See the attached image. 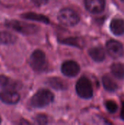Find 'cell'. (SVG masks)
<instances>
[{
	"instance_id": "obj_7",
	"label": "cell",
	"mask_w": 124,
	"mask_h": 125,
	"mask_svg": "<svg viewBox=\"0 0 124 125\" xmlns=\"http://www.w3.org/2000/svg\"><path fill=\"white\" fill-rule=\"evenodd\" d=\"M80 70V65L75 61H67L61 65L62 73L67 77L76 76Z\"/></svg>"
},
{
	"instance_id": "obj_9",
	"label": "cell",
	"mask_w": 124,
	"mask_h": 125,
	"mask_svg": "<svg viewBox=\"0 0 124 125\" xmlns=\"http://www.w3.org/2000/svg\"><path fill=\"white\" fill-rule=\"evenodd\" d=\"M86 10L92 13H99L105 10V0H84Z\"/></svg>"
},
{
	"instance_id": "obj_11",
	"label": "cell",
	"mask_w": 124,
	"mask_h": 125,
	"mask_svg": "<svg viewBox=\"0 0 124 125\" xmlns=\"http://www.w3.org/2000/svg\"><path fill=\"white\" fill-rule=\"evenodd\" d=\"M111 31L115 35H121L124 34V21L121 18L113 19L110 26Z\"/></svg>"
},
{
	"instance_id": "obj_24",
	"label": "cell",
	"mask_w": 124,
	"mask_h": 125,
	"mask_svg": "<svg viewBox=\"0 0 124 125\" xmlns=\"http://www.w3.org/2000/svg\"><path fill=\"white\" fill-rule=\"evenodd\" d=\"M121 1H123V2H124V0H121Z\"/></svg>"
},
{
	"instance_id": "obj_19",
	"label": "cell",
	"mask_w": 124,
	"mask_h": 125,
	"mask_svg": "<svg viewBox=\"0 0 124 125\" xmlns=\"http://www.w3.org/2000/svg\"><path fill=\"white\" fill-rule=\"evenodd\" d=\"M105 106H106L107 110L110 113H111V114L115 113L117 111V110H118V105H117V104L114 101H113V100H108V101H107L106 103H105Z\"/></svg>"
},
{
	"instance_id": "obj_17",
	"label": "cell",
	"mask_w": 124,
	"mask_h": 125,
	"mask_svg": "<svg viewBox=\"0 0 124 125\" xmlns=\"http://www.w3.org/2000/svg\"><path fill=\"white\" fill-rule=\"evenodd\" d=\"M0 88L6 89H14L16 88L15 82L5 75H0Z\"/></svg>"
},
{
	"instance_id": "obj_22",
	"label": "cell",
	"mask_w": 124,
	"mask_h": 125,
	"mask_svg": "<svg viewBox=\"0 0 124 125\" xmlns=\"http://www.w3.org/2000/svg\"><path fill=\"white\" fill-rule=\"evenodd\" d=\"M121 117L124 121V102L122 103V108H121Z\"/></svg>"
},
{
	"instance_id": "obj_23",
	"label": "cell",
	"mask_w": 124,
	"mask_h": 125,
	"mask_svg": "<svg viewBox=\"0 0 124 125\" xmlns=\"http://www.w3.org/2000/svg\"><path fill=\"white\" fill-rule=\"evenodd\" d=\"M1 122V117H0V123Z\"/></svg>"
},
{
	"instance_id": "obj_8",
	"label": "cell",
	"mask_w": 124,
	"mask_h": 125,
	"mask_svg": "<svg viewBox=\"0 0 124 125\" xmlns=\"http://www.w3.org/2000/svg\"><path fill=\"white\" fill-rule=\"evenodd\" d=\"M0 100L6 104L15 105L19 102L20 95L15 91L5 89L0 92Z\"/></svg>"
},
{
	"instance_id": "obj_5",
	"label": "cell",
	"mask_w": 124,
	"mask_h": 125,
	"mask_svg": "<svg viewBox=\"0 0 124 125\" xmlns=\"http://www.w3.org/2000/svg\"><path fill=\"white\" fill-rule=\"evenodd\" d=\"M76 92L80 97L83 99L91 98L94 94L93 86L91 81L83 76L81 77L76 83Z\"/></svg>"
},
{
	"instance_id": "obj_14",
	"label": "cell",
	"mask_w": 124,
	"mask_h": 125,
	"mask_svg": "<svg viewBox=\"0 0 124 125\" xmlns=\"http://www.w3.org/2000/svg\"><path fill=\"white\" fill-rule=\"evenodd\" d=\"M102 83L104 88L109 92H115L118 88L116 82L109 75H105L102 77Z\"/></svg>"
},
{
	"instance_id": "obj_1",
	"label": "cell",
	"mask_w": 124,
	"mask_h": 125,
	"mask_svg": "<svg viewBox=\"0 0 124 125\" xmlns=\"http://www.w3.org/2000/svg\"><path fill=\"white\" fill-rule=\"evenodd\" d=\"M54 100L53 94L48 89H39L30 100V104L36 108H42L53 102Z\"/></svg>"
},
{
	"instance_id": "obj_12",
	"label": "cell",
	"mask_w": 124,
	"mask_h": 125,
	"mask_svg": "<svg viewBox=\"0 0 124 125\" xmlns=\"http://www.w3.org/2000/svg\"><path fill=\"white\" fill-rule=\"evenodd\" d=\"M20 17L23 19H27V20H31V21H39L45 24H48L50 23L49 18L46 17L44 15L42 14H37L35 12H26L23 13L20 15Z\"/></svg>"
},
{
	"instance_id": "obj_3",
	"label": "cell",
	"mask_w": 124,
	"mask_h": 125,
	"mask_svg": "<svg viewBox=\"0 0 124 125\" xmlns=\"http://www.w3.org/2000/svg\"><path fill=\"white\" fill-rule=\"evenodd\" d=\"M29 63L31 68L37 73L44 72L48 68V62L45 54L41 50H36L31 53Z\"/></svg>"
},
{
	"instance_id": "obj_16",
	"label": "cell",
	"mask_w": 124,
	"mask_h": 125,
	"mask_svg": "<svg viewBox=\"0 0 124 125\" xmlns=\"http://www.w3.org/2000/svg\"><path fill=\"white\" fill-rule=\"evenodd\" d=\"M111 72L113 75L120 79H124V65L121 63H115L111 66Z\"/></svg>"
},
{
	"instance_id": "obj_18",
	"label": "cell",
	"mask_w": 124,
	"mask_h": 125,
	"mask_svg": "<svg viewBox=\"0 0 124 125\" xmlns=\"http://www.w3.org/2000/svg\"><path fill=\"white\" fill-rule=\"evenodd\" d=\"M61 42H62L63 44H67V45H70L72 46H75V47H77L80 48L83 47V41L82 39H80L79 37L67 38L63 40H61Z\"/></svg>"
},
{
	"instance_id": "obj_6",
	"label": "cell",
	"mask_w": 124,
	"mask_h": 125,
	"mask_svg": "<svg viewBox=\"0 0 124 125\" xmlns=\"http://www.w3.org/2000/svg\"><path fill=\"white\" fill-rule=\"evenodd\" d=\"M106 49L108 54L113 58L117 59L123 56L124 54V47L122 44L116 40H109L106 44Z\"/></svg>"
},
{
	"instance_id": "obj_13",
	"label": "cell",
	"mask_w": 124,
	"mask_h": 125,
	"mask_svg": "<svg viewBox=\"0 0 124 125\" xmlns=\"http://www.w3.org/2000/svg\"><path fill=\"white\" fill-rule=\"evenodd\" d=\"M47 83L56 90H65L67 89V83L60 78H50L48 79Z\"/></svg>"
},
{
	"instance_id": "obj_4",
	"label": "cell",
	"mask_w": 124,
	"mask_h": 125,
	"mask_svg": "<svg viewBox=\"0 0 124 125\" xmlns=\"http://www.w3.org/2000/svg\"><path fill=\"white\" fill-rule=\"evenodd\" d=\"M58 20L66 26H74L80 21V16L70 8H63L58 14Z\"/></svg>"
},
{
	"instance_id": "obj_10",
	"label": "cell",
	"mask_w": 124,
	"mask_h": 125,
	"mask_svg": "<svg viewBox=\"0 0 124 125\" xmlns=\"http://www.w3.org/2000/svg\"><path fill=\"white\" fill-rule=\"evenodd\" d=\"M88 54L91 59L97 62H102L105 58V52L100 46L93 47L88 51Z\"/></svg>"
},
{
	"instance_id": "obj_2",
	"label": "cell",
	"mask_w": 124,
	"mask_h": 125,
	"mask_svg": "<svg viewBox=\"0 0 124 125\" xmlns=\"http://www.w3.org/2000/svg\"><path fill=\"white\" fill-rule=\"evenodd\" d=\"M5 26L10 29H12L25 35H30V34H35L39 30V27L34 24L19 21L17 20L7 21L5 22Z\"/></svg>"
},
{
	"instance_id": "obj_15",
	"label": "cell",
	"mask_w": 124,
	"mask_h": 125,
	"mask_svg": "<svg viewBox=\"0 0 124 125\" xmlns=\"http://www.w3.org/2000/svg\"><path fill=\"white\" fill-rule=\"evenodd\" d=\"M17 40V37L9 31H0V42L4 45L14 44Z\"/></svg>"
},
{
	"instance_id": "obj_20",
	"label": "cell",
	"mask_w": 124,
	"mask_h": 125,
	"mask_svg": "<svg viewBox=\"0 0 124 125\" xmlns=\"http://www.w3.org/2000/svg\"><path fill=\"white\" fill-rule=\"evenodd\" d=\"M36 123L39 125H46L48 121V117L45 114H38L35 116L34 119Z\"/></svg>"
},
{
	"instance_id": "obj_21",
	"label": "cell",
	"mask_w": 124,
	"mask_h": 125,
	"mask_svg": "<svg viewBox=\"0 0 124 125\" xmlns=\"http://www.w3.org/2000/svg\"><path fill=\"white\" fill-rule=\"evenodd\" d=\"M31 1L36 6H42L48 2V0H31Z\"/></svg>"
}]
</instances>
